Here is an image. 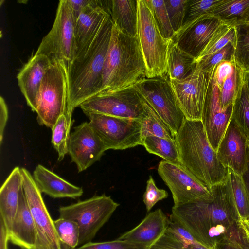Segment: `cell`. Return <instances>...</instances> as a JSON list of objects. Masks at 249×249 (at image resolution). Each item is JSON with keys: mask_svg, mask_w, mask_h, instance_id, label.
I'll list each match as a JSON object with an SVG mask.
<instances>
[{"mask_svg": "<svg viewBox=\"0 0 249 249\" xmlns=\"http://www.w3.org/2000/svg\"><path fill=\"white\" fill-rule=\"evenodd\" d=\"M146 67V77L167 74V56L170 40L161 35L144 0H138L137 36Z\"/></svg>", "mask_w": 249, "mask_h": 249, "instance_id": "obj_5", "label": "cell"}, {"mask_svg": "<svg viewBox=\"0 0 249 249\" xmlns=\"http://www.w3.org/2000/svg\"><path fill=\"white\" fill-rule=\"evenodd\" d=\"M236 45L234 54L235 64L242 71H249V24L239 22L235 25Z\"/></svg>", "mask_w": 249, "mask_h": 249, "instance_id": "obj_33", "label": "cell"}, {"mask_svg": "<svg viewBox=\"0 0 249 249\" xmlns=\"http://www.w3.org/2000/svg\"><path fill=\"white\" fill-rule=\"evenodd\" d=\"M247 159L246 166L244 171L242 177L245 184L246 189L249 195V149L247 146Z\"/></svg>", "mask_w": 249, "mask_h": 249, "instance_id": "obj_51", "label": "cell"}, {"mask_svg": "<svg viewBox=\"0 0 249 249\" xmlns=\"http://www.w3.org/2000/svg\"><path fill=\"white\" fill-rule=\"evenodd\" d=\"M106 150H124L142 145L140 120L94 113H84Z\"/></svg>", "mask_w": 249, "mask_h": 249, "instance_id": "obj_10", "label": "cell"}, {"mask_svg": "<svg viewBox=\"0 0 249 249\" xmlns=\"http://www.w3.org/2000/svg\"><path fill=\"white\" fill-rule=\"evenodd\" d=\"M22 186L21 168L16 167L2 184L0 190V217L3 220L8 232L18 209Z\"/></svg>", "mask_w": 249, "mask_h": 249, "instance_id": "obj_25", "label": "cell"}, {"mask_svg": "<svg viewBox=\"0 0 249 249\" xmlns=\"http://www.w3.org/2000/svg\"><path fill=\"white\" fill-rule=\"evenodd\" d=\"M74 249H146L118 239L101 242H89Z\"/></svg>", "mask_w": 249, "mask_h": 249, "instance_id": "obj_42", "label": "cell"}, {"mask_svg": "<svg viewBox=\"0 0 249 249\" xmlns=\"http://www.w3.org/2000/svg\"><path fill=\"white\" fill-rule=\"evenodd\" d=\"M158 172L172 193L174 206L214 198L212 187L202 183L180 164L161 160Z\"/></svg>", "mask_w": 249, "mask_h": 249, "instance_id": "obj_11", "label": "cell"}, {"mask_svg": "<svg viewBox=\"0 0 249 249\" xmlns=\"http://www.w3.org/2000/svg\"><path fill=\"white\" fill-rule=\"evenodd\" d=\"M8 231L3 220L0 217V249H9Z\"/></svg>", "mask_w": 249, "mask_h": 249, "instance_id": "obj_49", "label": "cell"}, {"mask_svg": "<svg viewBox=\"0 0 249 249\" xmlns=\"http://www.w3.org/2000/svg\"><path fill=\"white\" fill-rule=\"evenodd\" d=\"M68 0L76 21L82 10L90 2L91 0Z\"/></svg>", "mask_w": 249, "mask_h": 249, "instance_id": "obj_48", "label": "cell"}, {"mask_svg": "<svg viewBox=\"0 0 249 249\" xmlns=\"http://www.w3.org/2000/svg\"><path fill=\"white\" fill-rule=\"evenodd\" d=\"M8 119L7 105L2 96L0 97V143H2L3 134Z\"/></svg>", "mask_w": 249, "mask_h": 249, "instance_id": "obj_47", "label": "cell"}, {"mask_svg": "<svg viewBox=\"0 0 249 249\" xmlns=\"http://www.w3.org/2000/svg\"><path fill=\"white\" fill-rule=\"evenodd\" d=\"M237 224L243 238L249 239V218H239Z\"/></svg>", "mask_w": 249, "mask_h": 249, "instance_id": "obj_50", "label": "cell"}, {"mask_svg": "<svg viewBox=\"0 0 249 249\" xmlns=\"http://www.w3.org/2000/svg\"><path fill=\"white\" fill-rule=\"evenodd\" d=\"M169 219L160 209L150 212L135 227L117 239L149 249L165 233Z\"/></svg>", "mask_w": 249, "mask_h": 249, "instance_id": "obj_20", "label": "cell"}, {"mask_svg": "<svg viewBox=\"0 0 249 249\" xmlns=\"http://www.w3.org/2000/svg\"><path fill=\"white\" fill-rule=\"evenodd\" d=\"M196 65L195 59L171 40L167 56V74L170 79L181 80L190 75Z\"/></svg>", "mask_w": 249, "mask_h": 249, "instance_id": "obj_27", "label": "cell"}, {"mask_svg": "<svg viewBox=\"0 0 249 249\" xmlns=\"http://www.w3.org/2000/svg\"><path fill=\"white\" fill-rule=\"evenodd\" d=\"M33 177L41 193L52 198L76 199L83 195L81 187L70 183L41 164L36 167Z\"/></svg>", "mask_w": 249, "mask_h": 249, "instance_id": "obj_24", "label": "cell"}, {"mask_svg": "<svg viewBox=\"0 0 249 249\" xmlns=\"http://www.w3.org/2000/svg\"><path fill=\"white\" fill-rule=\"evenodd\" d=\"M68 84L66 72L57 63H52L46 72L40 86L37 120L51 129L67 110Z\"/></svg>", "mask_w": 249, "mask_h": 249, "instance_id": "obj_9", "label": "cell"}, {"mask_svg": "<svg viewBox=\"0 0 249 249\" xmlns=\"http://www.w3.org/2000/svg\"><path fill=\"white\" fill-rule=\"evenodd\" d=\"M144 0L150 9L162 36L167 40H172L175 34L170 21L164 0Z\"/></svg>", "mask_w": 249, "mask_h": 249, "instance_id": "obj_35", "label": "cell"}, {"mask_svg": "<svg viewBox=\"0 0 249 249\" xmlns=\"http://www.w3.org/2000/svg\"><path fill=\"white\" fill-rule=\"evenodd\" d=\"M235 49V47L229 43L216 53L197 61V64L202 70L210 71L222 61H234Z\"/></svg>", "mask_w": 249, "mask_h": 249, "instance_id": "obj_39", "label": "cell"}, {"mask_svg": "<svg viewBox=\"0 0 249 249\" xmlns=\"http://www.w3.org/2000/svg\"><path fill=\"white\" fill-rule=\"evenodd\" d=\"M212 189L213 200L173 206L169 218L182 226L206 248L216 249L224 239L240 231L230 202L226 182L212 186Z\"/></svg>", "mask_w": 249, "mask_h": 249, "instance_id": "obj_1", "label": "cell"}, {"mask_svg": "<svg viewBox=\"0 0 249 249\" xmlns=\"http://www.w3.org/2000/svg\"><path fill=\"white\" fill-rule=\"evenodd\" d=\"M75 22L69 0H60L53 25L35 53L59 64L66 74L74 58Z\"/></svg>", "mask_w": 249, "mask_h": 249, "instance_id": "obj_6", "label": "cell"}, {"mask_svg": "<svg viewBox=\"0 0 249 249\" xmlns=\"http://www.w3.org/2000/svg\"><path fill=\"white\" fill-rule=\"evenodd\" d=\"M112 25L109 16L88 45L73 59L67 72L68 99L65 116L70 131L74 109L101 92L103 66Z\"/></svg>", "mask_w": 249, "mask_h": 249, "instance_id": "obj_2", "label": "cell"}, {"mask_svg": "<svg viewBox=\"0 0 249 249\" xmlns=\"http://www.w3.org/2000/svg\"><path fill=\"white\" fill-rule=\"evenodd\" d=\"M62 249H69L68 248H67V247H64L63 246H62Z\"/></svg>", "mask_w": 249, "mask_h": 249, "instance_id": "obj_56", "label": "cell"}, {"mask_svg": "<svg viewBox=\"0 0 249 249\" xmlns=\"http://www.w3.org/2000/svg\"><path fill=\"white\" fill-rule=\"evenodd\" d=\"M222 23L217 18L204 14L183 26L172 40L179 49L196 60Z\"/></svg>", "mask_w": 249, "mask_h": 249, "instance_id": "obj_17", "label": "cell"}, {"mask_svg": "<svg viewBox=\"0 0 249 249\" xmlns=\"http://www.w3.org/2000/svg\"><path fill=\"white\" fill-rule=\"evenodd\" d=\"M167 230L184 244L201 245L185 228L176 221L169 219Z\"/></svg>", "mask_w": 249, "mask_h": 249, "instance_id": "obj_43", "label": "cell"}, {"mask_svg": "<svg viewBox=\"0 0 249 249\" xmlns=\"http://www.w3.org/2000/svg\"><path fill=\"white\" fill-rule=\"evenodd\" d=\"M247 242V243L249 244V239H245V238H244Z\"/></svg>", "mask_w": 249, "mask_h": 249, "instance_id": "obj_57", "label": "cell"}, {"mask_svg": "<svg viewBox=\"0 0 249 249\" xmlns=\"http://www.w3.org/2000/svg\"><path fill=\"white\" fill-rule=\"evenodd\" d=\"M168 196L167 192L163 189L158 188L151 176L146 182L145 191L143 195V201L147 212L159 201L166 198Z\"/></svg>", "mask_w": 249, "mask_h": 249, "instance_id": "obj_41", "label": "cell"}, {"mask_svg": "<svg viewBox=\"0 0 249 249\" xmlns=\"http://www.w3.org/2000/svg\"><path fill=\"white\" fill-rule=\"evenodd\" d=\"M214 72L205 99L201 121L210 143L216 152L231 121L233 103L225 108L222 107L220 90L213 79Z\"/></svg>", "mask_w": 249, "mask_h": 249, "instance_id": "obj_16", "label": "cell"}, {"mask_svg": "<svg viewBox=\"0 0 249 249\" xmlns=\"http://www.w3.org/2000/svg\"><path fill=\"white\" fill-rule=\"evenodd\" d=\"M142 145L151 154L157 155L166 161L180 164L176 139L170 140L148 136L143 138Z\"/></svg>", "mask_w": 249, "mask_h": 249, "instance_id": "obj_31", "label": "cell"}, {"mask_svg": "<svg viewBox=\"0 0 249 249\" xmlns=\"http://www.w3.org/2000/svg\"><path fill=\"white\" fill-rule=\"evenodd\" d=\"M119 206L110 196H94L84 200L59 207V217L72 220L80 231L79 246L92 242Z\"/></svg>", "mask_w": 249, "mask_h": 249, "instance_id": "obj_7", "label": "cell"}, {"mask_svg": "<svg viewBox=\"0 0 249 249\" xmlns=\"http://www.w3.org/2000/svg\"><path fill=\"white\" fill-rule=\"evenodd\" d=\"M220 249H249V244L241 234L228 237L220 244Z\"/></svg>", "mask_w": 249, "mask_h": 249, "instance_id": "obj_46", "label": "cell"}, {"mask_svg": "<svg viewBox=\"0 0 249 249\" xmlns=\"http://www.w3.org/2000/svg\"><path fill=\"white\" fill-rule=\"evenodd\" d=\"M231 120L247 140H249V91L242 70L233 101Z\"/></svg>", "mask_w": 249, "mask_h": 249, "instance_id": "obj_28", "label": "cell"}, {"mask_svg": "<svg viewBox=\"0 0 249 249\" xmlns=\"http://www.w3.org/2000/svg\"><path fill=\"white\" fill-rule=\"evenodd\" d=\"M226 183L230 202L236 220L249 218V195L242 175L228 169Z\"/></svg>", "mask_w": 249, "mask_h": 249, "instance_id": "obj_26", "label": "cell"}, {"mask_svg": "<svg viewBox=\"0 0 249 249\" xmlns=\"http://www.w3.org/2000/svg\"><path fill=\"white\" fill-rule=\"evenodd\" d=\"M54 224L62 246L71 249L79 246L80 231L76 222L59 217Z\"/></svg>", "mask_w": 249, "mask_h": 249, "instance_id": "obj_34", "label": "cell"}, {"mask_svg": "<svg viewBox=\"0 0 249 249\" xmlns=\"http://www.w3.org/2000/svg\"><path fill=\"white\" fill-rule=\"evenodd\" d=\"M112 24L122 32L136 37L138 0H98Z\"/></svg>", "mask_w": 249, "mask_h": 249, "instance_id": "obj_23", "label": "cell"}, {"mask_svg": "<svg viewBox=\"0 0 249 249\" xmlns=\"http://www.w3.org/2000/svg\"><path fill=\"white\" fill-rule=\"evenodd\" d=\"M52 143L58 153V161L62 160L68 153V143L70 131L68 129L67 119L61 115L52 128Z\"/></svg>", "mask_w": 249, "mask_h": 249, "instance_id": "obj_36", "label": "cell"}, {"mask_svg": "<svg viewBox=\"0 0 249 249\" xmlns=\"http://www.w3.org/2000/svg\"><path fill=\"white\" fill-rule=\"evenodd\" d=\"M52 64L45 55L35 54L18 73V85L27 105L36 112L39 92L43 77Z\"/></svg>", "mask_w": 249, "mask_h": 249, "instance_id": "obj_19", "label": "cell"}, {"mask_svg": "<svg viewBox=\"0 0 249 249\" xmlns=\"http://www.w3.org/2000/svg\"><path fill=\"white\" fill-rule=\"evenodd\" d=\"M144 77L146 67L137 37L122 32L113 25L103 66L100 93L132 87Z\"/></svg>", "mask_w": 249, "mask_h": 249, "instance_id": "obj_4", "label": "cell"}, {"mask_svg": "<svg viewBox=\"0 0 249 249\" xmlns=\"http://www.w3.org/2000/svg\"><path fill=\"white\" fill-rule=\"evenodd\" d=\"M85 113H94L113 117L140 120L144 112V101L132 87L98 94L82 103Z\"/></svg>", "mask_w": 249, "mask_h": 249, "instance_id": "obj_12", "label": "cell"}, {"mask_svg": "<svg viewBox=\"0 0 249 249\" xmlns=\"http://www.w3.org/2000/svg\"><path fill=\"white\" fill-rule=\"evenodd\" d=\"M9 241L22 249H35L37 234L34 219L22 186L18 207L8 232Z\"/></svg>", "mask_w": 249, "mask_h": 249, "instance_id": "obj_22", "label": "cell"}, {"mask_svg": "<svg viewBox=\"0 0 249 249\" xmlns=\"http://www.w3.org/2000/svg\"><path fill=\"white\" fill-rule=\"evenodd\" d=\"M177 135L186 119L167 74L142 78L132 86Z\"/></svg>", "mask_w": 249, "mask_h": 249, "instance_id": "obj_8", "label": "cell"}, {"mask_svg": "<svg viewBox=\"0 0 249 249\" xmlns=\"http://www.w3.org/2000/svg\"><path fill=\"white\" fill-rule=\"evenodd\" d=\"M236 45V31L234 25L222 23L213 33L209 43L196 59V62L221 50L228 43Z\"/></svg>", "mask_w": 249, "mask_h": 249, "instance_id": "obj_32", "label": "cell"}, {"mask_svg": "<svg viewBox=\"0 0 249 249\" xmlns=\"http://www.w3.org/2000/svg\"><path fill=\"white\" fill-rule=\"evenodd\" d=\"M157 243L175 249H210L201 245H188L181 243L172 233L166 231ZM216 249H220L219 247Z\"/></svg>", "mask_w": 249, "mask_h": 249, "instance_id": "obj_44", "label": "cell"}, {"mask_svg": "<svg viewBox=\"0 0 249 249\" xmlns=\"http://www.w3.org/2000/svg\"><path fill=\"white\" fill-rule=\"evenodd\" d=\"M108 17L98 0H91L84 8L75 24L73 59L88 45Z\"/></svg>", "mask_w": 249, "mask_h": 249, "instance_id": "obj_21", "label": "cell"}, {"mask_svg": "<svg viewBox=\"0 0 249 249\" xmlns=\"http://www.w3.org/2000/svg\"><path fill=\"white\" fill-rule=\"evenodd\" d=\"M188 0H164L170 21L175 35L183 26Z\"/></svg>", "mask_w": 249, "mask_h": 249, "instance_id": "obj_38", "label": "cell"}, {"mask_svg": "<svg viewBox=\"0 0 249 249\" xmlns=\"http://www.w3.org/2000/svg\"><path fill=\"white\" fill-rule=\"evenodd\" d=\"M220 1V0H188L182 27L204 14H209Z\"/></svg>", "mask_w": 249, "mask_h": 249, "instance_id": "obj_40", "label": "cell"}, {"mask_svg": "<svg viewBox=\"0 0 249 249\" xmlns=\"http://www.w3.org/2000/svg\"><path fill=\"white\" fill-rule=\"evenodd\" d=\"M247 144L248 148L249 149V140H247Z\"/></svg>", "mask_w": 249, "mask_h": 249, "instance_id": "obj_55", "label": "cell"}, {"mask_svg": "<svg viewBox=\"0 0 249 249\" xmlns=\"http://www.w3.org/2000/svg\"><path fill=\"white\" fill-rule=\"evenodd\" d=\"M241 72V70L235 63L232 72L228 75L223 84L220 90V102L223 108L233 103L239 86Z\"/></svg>", "mask_w": 249, "mask_h": 249, "instance_id": "obj_37", "label": "cell"}, {"mask_svg": "<svg viewBox=\"0 0 249 249\" xmlns=\"http://www.w3.org/2000/svg\"><path fill=\"white\" fill-rule=\"evenodd\" d=\"M241 22L249 24V8L245 13Z\"/></svg>", "mask_w": 249, "mask_h": 249, "instance_id": "obj_53", "label": "cell"}, {"mask_svg": "<svg viewBox=\"0 0 249 249\" xmlns=\"http://www.w3.org/2000/svg\"><path fill=\"white\" fill-rule=\"evenodd\" d=\"M22 186L32 214L37 234L35 249H62L53 220L33 177L21 168Z\"/></svg>", "mask_w": 249, "mask_h": 249, "instance_id": "obj_13", "label": "cell"}, {"mask_svg": "<svg viewBox=\"0 0 249 249\" xmlns=\"http://www.w3.org/2000/svg\"><path fill=\"white\" fill-rule=\"evenodd\" d=\"M106 149L89 122H83L70 133L68 153L78 172L87 169L99 161Z\"/></svg>", "mask_w": 249, "mask_h": 249, "instance_id": "obj_15", "label": "cell"}, {"mask_svg": "<svg viewBox=\"0 0 249 249\" xmlns=\"http://www.w3.org/2000/svg\"><path fill=\"white\" fill-rule=\"evenodd\" d=\"M249 8V0H220L209 15L217 18L224 23L235 25L241 22Z\"/></svg>", "mask_w": 249, "mask_h": 249, "instance_id": "obj_29", "label": "cell"}, {"mask_svg": "<svg viewBox=\"0 0 249 249\" xmlns=\"http://www.w3.org/2000/svg\"><path fill=\"white\" fill-rule=\"evenodd\" d=\"M180 163L205 185L226 182L228 168L219 160L201 120L185 119L176 136Z\"/></svg>", "mask_w": 249, "mask_h": 249, "instance_id": "obj_3", "label": "cell"}, {"mask_svg": "<svg viewBox=\"0 0 249 249\" xmlns=\"http://www.w3.org/2000/svg\"><path fill=\"white\" fill-rule=\"evenodd\" d=\"M149 249H175L173 248H170L168 247H161L156 244L152 245Z\"/></svg>", "mask_w": 249, "mask_h": 249, "instance_id": "obj_54", "label": "cell"}, {"mask_svg": "<svg viewBox=\"0 0 249 249\" xmlns=\"http://www.w3.org/2000/svg\"><path fill=\"white\" fill-rule=\"evenodd\" d=\"M243 75L248 89L249 91V71H243Z\"/></svg>", "mask_w": 249, "mask_h": 249, "instance_id": "obj_52", "label": "cell"}, {"mask_svg": "<svg viewBox=\"0 0 249 249\" xmlns=\"http://www.w3.org/2000/svg\"><path fill=\"white\" fill-rule=\"evenodd\" d=\"M216 66L212 71H206L196 63L194 71L185 79H170L177 102L186 119L201 120L207 91Z\"/></svg>", "mask_w": 249, "mask_h": 249, "instance_id": "obj_14", "label": "cell"}, {"mask_svg": "<svg viewBox=\"0 0 249 249\" xmlns=\"http://www.w3.org/2000/svg\"><path fill=\"white\" fill-rule=\"evenodd\" d=\"M247 139L231 121L216 151L220 162L242 175L246 166Z\"/></svg>", "mask_w": 249, "mask_h": 249, "instance_id": "obj_18", "label": "cell"}, {"mask_svg": "<svg viewBox=\"0 0 249 249\" xmlns=\"http://www.w3.org/2000/svg\"><path fill=\"white\" fill-rule=\"evenodd\" d=\"M234 66V61L228 60L222 61L216 65L213 79L219 90L221 89L225 80L232 72Z\"/></svg>", "mask_w": 249, "mask_h": 249, "instance_id": "obj_45", "label": "cell"}, {"mask_svg": "<svg viewBox=\"0 0 249 249\" xmlns=\"http://www.w3.org/2000/svg\"><path fill=\"white\" fill-rule=\"evenodd\" d=\"M144 112L141 119L142 138L154 136L175 140V133L144 100Z\"/></svg>", "mask_w": 249, "mask_h": 249, "instance_id": "obj_30", "label": "cell"}]
</instances>
